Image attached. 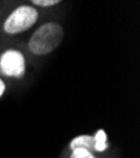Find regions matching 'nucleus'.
Listing matches in <instances>:
<instances>
[{
  "label": "nucleus",
  "instance_id": "nucleus-1",
  "mask_svg": "<svg viewBox=\"0 0 140 158\" xmlns=\"http://www.w3.org/2000/svg\"><path fill=\"white\" fill-rule=\"evenodd\" d=\"M63 38V29L57 23H47L39 27L29 41V49L34 55H47L54 51Z\"/></svg>",
  "mask_w": 140,
  "mask_h": 158
},
{
  "label": "nucleus",
  "instance_id": "nucleus-2",
  "mask_svg": "<svg viewBox=\"0 0 140 158\" xmlns=\"http://www.w3.org/2000/svg\"><path fill=\"white\" fill-rule=\"evenodd\" d=\"M38 19V13L33 6L22 5L8 17L4 29L9 34H15L29 29Z\"/></svg>",
  "mask_w": 140,
  "mask_h": 158
},
{
  "label": "nucleus",
  "instance_id": "nucleus-3",
  "mask_svg": "<svg viewBox=\"0 0 140 158\" xmlns=\"http://www.w3.org/2000/svg\"><path fill=\"white\" fill-rule=\"evenodd\" d=\"M24 67V57L18 51L10 49L0 56V72L5 76L22 77Z\"/></svg>",
  "mask_w": 140,
  "mask_h": 158
},
{
  "label": "nucleus",
  "instance_id": "nucleus-4",
  "mask_svg": "<svg viewBox=\"0 0 140 158\" xmlns=\"http://www.w3.org/2000/svg\"><path fill=\"white\" fill-rule=\"evenodd\" d=\"M70 148L73 151L76 148H83L87 151H91L94 148V137L91 135H78L76 137L71 143Z\"/></svg>",
  "mask_w": 140,
  "mask_h": 158
},
{
  "label": "nucleus",
  "instance_id": "nucleus-5",
  "mask_svg": "<svg viewBox=\"0 0 140 158\" xmlns=\"http://www.w3.org/2000/svg\"><path fill=\"white\" fill-rule=\"evenodd\" d=\"M107 148V137L105 130H97L96 135L94 137V149L97 152H104Z\"/></svg>",
  "mask_w": 140,
  "mask_h": 158
},
{
  "label": "nucleus",
  "instance_id": "nucleus-6",
  "mask_svg": "<svg viewBox=\"0 0 140 158\" xmlns=\"http://www.w3.org/2000/svg\"><path fill=\"white\" fill-rule=\"evenodd\" d=\"M71 158H95V156H92V153L87 149L83 148H76L72 151V156Z\"/></svg>",
  "mask_w": 140,
  "mask_h": 158
},
{
  "label": "nucleus",
  "instance_id": "nucleus-7",
  "mask_svg": "<svg viewBox=\"0 0 140 158\" xmlns=\"http://www.w3.org/2000/svg\"><path fill=\"white\" fill-rule=\"evenodd\" d=\"M59 2L58 0H33L32 4L35 5H41V6H50V5H56Z\"/></svg>",
  "mask_w": 140,
  "mask_h": 158
},
{
  "label": "nucleus",
  "instance_id": "nucleus-8",
  "mask_svg": "<svg viewBox=\"0 0 140 158\" xmlns=\"http://www.w3.org/2000/svg\"><path fill=\"white\" fill-rule=\"evenodd\" d=\"M4 90H5V85H4V82L2 80H0V96L4 94Z\"/></svg>",
  "mask_w": 140,
  "mask_h": 158
}]
</instances>
